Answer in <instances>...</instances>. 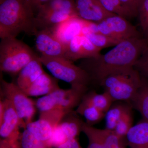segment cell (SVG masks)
<instances>
[{"mask_svg":"<svg viewBox=\"0 0 148 148\" xmlns=\"http://www.w3.org/2000/svg\"><path fill=\"white\" fill-rule=\"evenodd\" d=\"M2 100L3 114L0 118V136L2 139L20 137V127L26 129L18 114L7 99Z\"/></svg>","mask_w":148,"mask_h":148,"instance_id":"11","label":"cell"},{"mask_svg":"<svg viewBox=\"0 0 148 148\" xmlns=\"http://www.w3.org/2000/svg\"><path fill=\"white\" fill-rule=\"evenodd\" d=\"M101 5L111 13L130 19L134 17L131 13L123 6L119 0H98Z\"/></svg>","mask_w":148,"mask_h":148,"instance_id":"27","label":"cell"},{"mask_svg":"<svg viewBox=\"0 0 148 148\" xmlns=\"http://www.w3.org/2000/svg\"><path fill=\"white\" fill-rule=\"evenodd\" d=\"M78 114L73 110L66 114L59 123L58 126L69 139L76 138L82 132L84 122L79 118Z\"/></svg>","mask_w":148,"mask_h":148,"instance_id":"17","label":"cell"},{"mask_svg":"<svg viewBox=\"0 0 148 148\" xmlns=\"http://www.w3.org/2000/svg\"><path fill=\"white\" fill-rule=\"evenodd\" d=\"M81 35L75 37L68 44L64 58L72 62L84 59L81 43Z\"/></svg>","mask_w":148,"mask_h":148,"instance_id":"25","label":"cell"},{"mask_svg":"<svg viewBox=\"0 0 148 148\" xmlns=\"http://www.w3.org/2000/svg\"><path fill=\"white\" fill-rule=\"evenodd\" d=\"M77 16L86 21L98 23L113 15L98 0H74Z\"/></svg>","mask_w":148,"mask_h":148,"instance_id":"12","label":"cell"},{"mask_svg":"<svg viewBox=\"0 0 148 148\" xmlns=\"http://www.w3.org/2000/svg\"><path fill=\"white\" fill-rule=\"evenodd\" d=\"M42 65L58 80L70 84L71 87L88 86L90 77L84 69L64 57L39 56Z\"/></svg>","mask_w":148,"mask_h":148,"instance_id":"5","label":"cell"},{"mask_svg":"<svg viewBox=\"0 0 148 148\" xmlns=\"http://www.w3.org/2000/svg\"><path fill=\"white\" fill-rule=\"evenodd\" d=\"M132 106L129 103H118L112 104L106 112V129L114 130L117 123L125 113L132 109Z\"/></svg>","mask_w":148,"mask_h":148,"instance_id":"20","label":"cell"},{"mask_svg":"<svg viewBox=\"0 0 148 148\" xmlns=\"http://www.w3.org/2000/svg\"><path fill=\"white\" fill-rule=\"evenodd\" d=\"M81 43L84 58H95L101 54L99 49L83 34L81 35Z\"/></svg>","mask_w":148,"mask_h":148,"instance_id":"30","label":"cell"},{"mask_svg":"<svg viewBox=\"0 0 148 148\" xmlns=\"http://www.w3.org/2000/svg\"><path fill=\"white\" fill-rule=\"evenodd\" d=\"M88 22L79 16H75L50 29L60 41L67 45L74 38L83 34Z\"/></svg>","mask_w":148,"mask_h":148,"instance_id":"13","label":"cell"},{"mask_svg":"<svg viewBox=\"0 0 148 148\" xmlns=\"http://www.w3.org/2000/svg\"><path fill=\"white\" fill-rule=\"evenodd\" d=\"M38 56L24 42L15 37L1 39L0 69L11 76L21 70Z\"/></svg>","mask_w":148,"mask_h":148,"instance_id":"3","label":"cell"},{"mask_svg":"<svg viewBox=\"0 0 148 148\" xmlns=\"http://www.w3.org/2000/svg\"><path fill=\"white\" fill-rule=\"evenodd\" d=\"M58 80L44 72L29 87L23 90L29 96H44L60 88Z\"/></svg>","mask_w":148,"mask_h":148,"instance_id":"14","label":"cell"},{"mask_svg":"<svg viewBox=\"0 0 148 148\" xmlns=\"http://www.w3.org/2000/svg\"><path fill=\"white\" fill-rule=\"evenodd\" d=\"M141 79V86L136 95L128 103L140 113L143 120L148 122V80L142 77Z\"/></svg>","mask_w":148,"mask_h":148,"instance_id":"18","label":"cell"},{"mask_svg":"<svg viewBox=\"0 0 148 148\" xmlns=\"http://www.w3.org/2000/svg\"><path fill=\"white\" fill-rule=\"evenodd\" d=\"M80 103L93 106L106 113L113 101L106 91L102 94H99L95 90H91L87 91L84 94Z\"/></svg>","mask_w":148,"mask_h":148,"instance_id":"19","label":"cell"},{"mask_svg":"<svg viewBox=\"0 0 148 148\" xmlns=\"http://www.w3.org/2000/svg\"><path fill=\"white\" fill-rule=\"evenodd\" d=\"M67 114L58 110L41 112L38 120L27 124L26 129L38 140L48 142L54 130Z\"/></svg>","mask_w":148,"mask_h":148,"instance_id":"9","label":"cell"},{"mask_svg":"<svg viewBox=\"0 0 148 148\" xmlns=\"http://www.w3.org/2000/svg\"><path fill=\"white\" fill-rule=\"evenodd\" d=\"M96 130L105 148H124L123 138L117 135L114 130L96 128Z\"/></svg>","mask_w":148,"mask_h":148,"instance_id":"24","label":"cell"},{"mask_svg":"<svg viewBox=\"0 0 148 148\" xmlns=\"http://www.w3.org/2000/svg\"><path fill=\"white\" fill-rule=\"evenodd\" d=\"M56 148H81L76 138L69 139Z\"/></svg>","mask_w":148,"mask_h":148,"instance_id":"35","label":"cell"},{"mask_svg":"<svg viewBox=\"0 0 148 148\" xmlns=\"http://www.w3.org/2000/svg\"><path fill=\"white\" fill-rule=\"evenodd\" d=\"M141 82L139 72L132 67L110 74L102 81L100 85L104 88L113 102L129 103L135 97Z\"/></svg>","mask_w":148,"mask_h":148,"instance_id":"4","label":"cell"},{"mask_svg":"<svg viewBox=\"0 0 148 148\" xmlns=\"http://www.w3.org/2000/svg\"><path fill=\"white\" fill-rule=\"evenodd\" d=\"M26 1L35 13V12H37L39 9L49 0H26Z\"/></svg>","mask_w":148,"mask_h":148,"instance_id":"36","label":"cell"},{"mask_svg":"<svg viewBox=\"0 0 148 148\" xmlns=\"http://www.w3.org/2000/svg\"><path fill=\"white\" fill-rule=\"evenodd\" d=\"M77 107V113L83 116L86 120V123L91 126L101 121L106 115V113L97 108L81 103Z\"/></svg>","mask_w":148,"mask_h":148,"instance_id":"21","label":"cell"},{"mask_svg":"<svg viewBox=\"0 0 148 148\" xmlns=\"http://www.w3.org/2000/svg\"><path fill=\"white\" fill-rule=\"evenodd\" d=\"M1 92L4 98L11 103L24 126L33 121L37 108L33 101L16 84L1 80Z\"/></svg>","mask_w":148,"mask_h":148,"instance_id":"7","label":"cell"},{"mask_svg":"<svg viewBox=\"0 0 148 148\" xmlns=\"http://www.w3.org/2000/svg\"><path fill=\"white\" fill-rule=\"evenodd\" d=\"M123 6L132 14L136 16V0H119Z\"/></svg>","mask_w":148,"mask_h":148,"instance_id":"34","label":"cell"},{"mask_svg":"<svg viewBox=\"0 0 148 148\" xmlns=\"http://www.w3.org/2000/svg\"><path fill=\"white\" fill-rule=\"evenodd\" d=\"M98 33L121 40L143 37L136 27L127 18L114 14L96 23Z\"/></svg>","mask_w":148,"mask_h":148,"instance_id":"8","label":"cell"},{"mask_svg":"<svg viewBox=\"0 0 148 148\" xmlns=\"http://www.w3.org/2000/svg\"><path fill=\"white\" fill-rule=\"evenodd\" d=\"M136 16L139 18L142 36L148 41V0H136Z\"/></svg>","mask_w":148,"mask_h":148,"instance_id":"23","label":"cell"},{"mask_svg":"<svg viewBox=\"0 0 148 148\" xmlns=\"http://www.w3.org/2000/svg\"><path fill=\"white\" fill-rule=\"evenodd\" d=\"M83 34L87 37L99 49L115 46L123 40L114 38L98 32H93L84 31Z\"/></svg>","mask_w":148,"mask_h":148,"instance_id":"22","label":"cell"},{"mask_svg":"<svg viewBox=\"0 0 148 148\" xmlns=\"http://www.w3.org/2000/svg\"><path fill=\"white\" fill-rule=\"evenodd\" d=\"M42 65L39 56L32 60L18 74L17 85L22 90L27 89L45 72Z\"/></svg>","mask_w":148,"mask_h":148,"instance_id":"15","label":"cell"},{"mask_svg":"<svg viewBox=\"0 0 148 148\" xmlns=\"http://www.w3.org/2000/svg\"><path fill=\"white\" fill-rule=\"evenodd\" d=\"M19 140L21 148H53L48 142L35 138L27 129H24L21 134Z\"/></svg>","mask_w":148,"mask_h":148,"instance_id":"26","label":"cell"},{"mask_svg":"<svg viewBox=\"0 0 148 148\" xmlns=\"http://www.w3.org/2000/svg\"><path fill=\"white\" fill-rule=\"evenodd\" d=\"M133 67L139 72L141 77L148 80V46L135 62Z\"/></svg>","mask_w":148,"mask_h":148,"instance_id":"31","label":"cell"},{"mask_svg":"<svg viewBox=\"0 0 148 148\" xmlns=\"http://www.w3.org/2000/svg\"><path fill=\"white\" fill-rule=\"evenodd\" d=\"M87 90L86 86L71 87L68 89L59 88L36 100V107L40 112L58 110L68 113L79 105Z\"/></svg>","mask_w":148,"mask_h":148,"instance_id":"6","label":"cell"},{"mask_svg":"<svg viewBox=\"0 0 148 148\" xmlns=\"http://www.w3.org/2000/svg\"><path fill=\"white\" fill-rule=\"evenodd\" d=\"M20 137L1 139L0 148H21Z\"/></svg>","mask_w":148,"mask_h":148,"instance_id":"33","label":"cell"},{"mask_svg":"<svg viewBox=\"0 0 148 148\" xmlns=\"http://www.w3.org/2000/svg\"><path fill=\"white\" fill-rule=\"evenodd\" d=\"M148 46L143 37L124 40L105 54L82 59L79 66L88 74L90 82L100 85L112 73L133 67Z\"/></svg>","mask_w":148,"mask_h":148,"instance_id":"1","label":"cell"},{"mask_svg":"<svg viewBox=\"0 0 148 148\" xmlns=\"http://www.w3.org/2000/svg\"><path fill=\"white\" fill-rule=\"evenodd\" d=\"M38 30L34 11L26 0H5L0 4V38L21 33L35 35Z\"/></svg>","mask_w":148,"mask_h":148,"instance_id":"2","label":"cell"},{"mask_svg":"<svg viewBox=\"0 0 148 148\" xmlns=\"http://www.w3.org/2000/svg\"><path fill=\"white\" fill-rule=\"evenodd\" d=\"M82 132L85 134L88 140L87 148H105L103 142L96 130V128L84 122Z\"/></svg>","mask_w":148,"mask_h":148,"instance_id":"29","label":"cell"},{"mask_svg":"<svg viewBox=\"0 0 148 148\" xmlns=\"http://www.w3.org/2000/svg\"><path fill=\"white\" fill-rule=\"evenodd\" d=\"M125 137L130 148H148V122L143 119L133 125Z\"/></svg>","mask_w":148,"mask_h":148,"instance_id":"16","label":"cell"},{"mask_svg":"<svg viewBox=\"0 0 148 148\" xmlns=\"http://www.w3.org/2000/svg\"><path fill=\"white\" fill-rule=\"evenodd\" d=\"M132 112V109H130L125 113L117 123L114 130L117 135L122 138L126 137L127 132L133 126Z\"/></svg>","mask_w":148,"mask_h":148,"instance_id":"28","label":"cell"},{"mask_svg":"<svg viewBox=\"0 0 148 148\" xmlns=\"http://www.w3.org/2000/svg\"><path fill=\"white\" fill-rule=\"evenodd\" d=\"M68 140V138L58 125L53 130L48 143L52 147L56 148Z\"/></svg>","mask_w":148,"mask_h":148,"instance_id":"32","label":"cell"},{"mask_svg":"<svg viewBox=\"0 0 148 148\" xmlns=\"http://www.w3.org/2000/svg\"><path fill=\"white\" fill-rule=\"evenodd\" d=\"M35 36L36 47L40 56L64 58L67 45L60 41L50 29L38 30Z\"/></svg>","mask_w":148,"mask_h":148,"instance_id":"10","label":"cell"}]
</instances>
